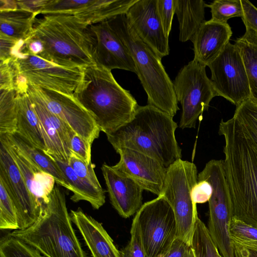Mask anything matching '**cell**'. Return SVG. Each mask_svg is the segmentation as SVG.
<instances>
[{"label":"cell","instance_id":"obj_1","mask_svg":"<svg viewBox=\"0 0 257 257\" xmlns=\"http://www.w3.org/2000/svg\"><path fill=\"white\" fill-rule=\"evenodd\" d=\"M89 26L72 15H44L36 19L33 33L22 47L63 67L84 68L95 65Z\"/></svg>","mask_w":257,"mask_h":257},{"label":"cell","instance_id":"obj_2","mask_svg":"<svg viewBox=\"0 0 257 257\" xmlns=\"http://www.w3.org/2000/svg\"><path fill=\"white\" fill-rule=\"evenodd\" d=\"M219 134L224 137L225 143L223 166L230 218L257 228V150L234 116L221 120Z\"/></svg>","mask_w":257,"mask_h":257},{"label":"cell","instance_id":"obj_3","mask_svg":"<svg viewBox=\"0 0 257 257\" xmlns=\"http://www.w3.org/2000/svg\"><path fill=\"white\" fill-rule=\"evenodd\" d=\"M177 127L168 113L149 104L139 105L128 122L106 136L115 151L125 148L139 152L167 168L182 157L175 137Z\"/></svg>","mask_w":257,"mask_h":257},{"label":"cell","instance_id":"obj_4","mask_svg":"<svg viewBox=\"0 0 257 257\" xmlns=\"http://www.w3.org/2000/svg\"><path fill=\"white\" fill-rule=\"evenodd\" d=\"M111 71L96 64L84 68L82 79L73 94L106 135L128 122L139 106L130 91L116 82Z\"/></svg>","mask_w":257,"mask_h":257},{"label":"cell","instance_id":"obj_5","mask_svg":"<svg viewBox=\"0 0 257 257\" xmlns=\"http://www.w3.org/2000/svg\"><path fill=\"white\" fill-rule=\"evenodd\" d=\"M55 185L47 204L36 221L10 234L31 245L45 257H87L73 227L63 189Z\"/></svg>","mask_w":257,"mask_h":257},{"label":"cell","instance_id":"obj_6","mask_svg":"<svg viewBox=\"0 0 257 257\" xmlns=\"http://www.w3.org/2000/svg\"><path fill=\"white\" fill-rule=\"evenodd\" d=\"M128 50L136 74L147 94L148 104L174 117L179 109L173 82L162 58L145 43L130 25L125 14L107 20Z\"/></svg>","mask_w":257,"mask_h":257},{"label":"cell","instance_id":"obj_7","mask_svg":"<svg viewBox=\"0 0 257 257\" xmlns=\"http://www.w3.org/2000/svg\"><path fill=\"white\" fill-rule=\"evenodd\" d=\"M197 181L195 164L179 159L167 168L161 195L168 201L173 210L178 237L190 244L198 217L196 204L191 197V190Z\"/></svg>","mask_w":257,"mask_h":257},{"label":"cell","instance_id":"obj_8","mask_svg":"<svg viewBox=\"0 0 257 257\" xmlns=\"http://www.w3.org/2000/svg\"><path fill=\"white\" fill-rule=\"evenodd\" d=\"M206 67L193 59L180 70L173 82L182 107L179 127L182 129L195 127L197 120L216 96Z\"/></svg>","mask_w":257,"mask_h":257},{"label":"cell","instance_id":"obj_9","mask_svg":"<svg viewBox=\"0 0 257 257\" xmlns=\"http://www.w3.org/2000/svg\"><path fill=\"white\" fill-rule=\"evenodd\" d=\"M148 257H159L171 247L177 235L173 210L162 195L144 203L136 213Z\"/></svg>","mask_w":257,"mask_h":257},{"label":"cell","instance_id":"obj_10","mask_svg":"<svg viewBox=\"0 0 257 257\" xmlns=\"http://www.w3.org/2000/svg\"><path fill=\"white\" fill-rule=\"evenodd\" d=\"M23 44L16 48L12 59L28 82L40 88L73 95L82 79L83 68L57 66L29 53L22 47Z\"/></svg>","mask_w":257,"mask_h":257},{"label":"cell","instance_id":"obj_11","mask_svg":"<svg viewBox=\"0 0 257 257\" xmlns=\"http://www.w3.org/2000/svg\"><path fill=\"white\" fill-rule=\"evenodd\" d=\"M216 96L224 97L236 106L250 99L247 74L240 52L230 42L222 53L207 66Z\"/></svg>","mask_w":257,"mask_h":257},{"label":"cell","instance_id":"obj_12","mask_svg":"<svg viewBox=\"0 0 257 257\" xmlns=\"http://www.w3.org/2000/svg\"><path fill=\"white\" fill-rule=\"evenodd\" d=\"M0 180L16 208L19 229H25L37 219L41 207L30 192L24 178L6 146L1 142Z\"/></svg>","mask_w":257,"mask_h":257},{"label":"cell","instance_id":"obj_13","mask_svg":"<svg viewBox=\"0 0 257 257\" xmlns=\"http://www.w3.org/2000/svg\"><path fill=\"white\" fill-rule=\"evenodd\" d=\"M37 88L48 109L76 134L91 145L99 137L101 131L94 118L73 95Z\"/></svg>","mask_w":257,"mask_h":257},{"label":"cell","instance_id":"obj_14","mask_svg":"<svg viewBox=\"0 0 257 257\" xmlns=\"http://www.w3.org/2000/svg\"><path fill=\"white\" fill-rule=\"evenodd\" d=\"M137 0H47L40 14L74 16L89 25L125 14Z\"/></svg>","mask_w":257,"mask_h":257},{"label":"cell","instance_id":"obj_15","mask_svg":"<svg viewBox=\"0 0 257 257\" xmlns=\"http://www.w3.org/2000/svg\"><path fill=\"white\" fill-rule=\"evenodd\" d=\"M88 30L96 65L110 71L118 69L136 73L128 50L107 20L89 25Z\"/></svg>","mask_w":257,"mask_h":257},{"label":"cell","instance_id":"obj_16","mask_svg":"<svg viewBox=\"0 0 257 257\" xmlns=\"http://www.w3.org/2000/svg\"><path fill=\"white\" fill-rule=\"evenodd\" d=\"M27 93L41 123L49 153L68 163L71 139L76 133L45 105L37 87L28 82Z\"/></svg>","mask_w":257,"mask_h":257},{"label":"cell","instance_id":"obj_17","mask_svg":"<svg viewBox=\"0 0 257 257\" xmlns=\"http://www.w3.org/2000/svg\"><path fill=\"white\" fill-rule=\"evenodd\" d=\"M120 156L113 167L133 180L144 190L159 196L162 194L167 168L155 159L128 149L115 150Z\"/></svg>","mask_w":257,"mask_h":257},{"label":"cell","instance_id":"obj_18","mask_svg":"<svg viewBox=\"0 0 257 257\" xmlns=\"http://www.w3.org/2000/svg\"><path fill=\"white\" fill-rule=\"evenodd\" d=\"M125 15L138 36L161 58L169 55V38L159 18L157 0H137Z\"/></svg>","mask_w":257,"mask_h":257},{"label":"cell","instance_id":"obj_19","mask_svg":"<svg viewBox=\"0 0 257 257\" xmlns=\"http://www.w3.org/2000/svg\"><path fill=\"white\" fill-rule=\"evenodd\" d=\"M212 193L208 201L209 219L207 229L222 257H234L231 238L229 232L230 205L228 188L222 181L212 183Z\"/></svg>","mask_w":257,"mask_h":257},{"label":"cell","instance_id":"obj_20","mask_svg":"<svg viewBox=\"0 0 257 257\" xmlns=\"http://www.w3.org/2000/svg\"><path fill=\"white\" fill-rule=\"evenodd\" d=\"M101 169L112 207L124 218L136 213L143 204L144 190L112 166L103 163Z\"/></svg>","mask_w":257,"mask_h":257},{"label":"cell","instance_id":"obj_21","mask_svg":"<svg viewBox=\"0 0 257 257\" xmlns=\"http://www.w3.org/2000/svg\"><path fill=\"white\" fill-rule=\"evenodd\" d=\"M232 34L227 23L211 19L206 21L191 40L193 44L194 59L207 66L224 50Z\"/></svg>","mask_w":257,"mask_h":257},{"label":"cell","instance_id":"obj_22","mask_svg":"<svg viewBox=\"0 0 257 257\" xmlns=\"http://www.w3.org/2000/svg\"><path fill=\"white\" fill-rule=\"evenodd\" d=\"M0 142L8 149L21 171L30 192L42 209L49 202L50 194L56 183L54 178L39 168L22 153L10 143L5 135H0Z\"/></svg>","mask_w":257,"mask_h":257},{"label":"cell","instance_id":"obj_23","mask_svg":"<svg viewBox=\"0 0 257 257\" xmlns=\"http://www.w3.org/2000/svg\"><path fill=\"white\" fill-rule=\"evenodd\" d=\"M70 215L92 257H120L119 250L101 223L81 208L71 210Z\"/></svg>","mask_w":257,"mask_h":257},{"label":"cell","instance_id":"obj_24","mask_svg":"<svg viewBox=\"0 0 257 257\" xmlns=\"http://www.w3.org/2000/svg\"><path fill=\"white\" fill-rule=\"evenodd\" d=\"M18 105L17 133L32 145L48 152L39 118L34 109L27 91L16 92Z\"/></svg>","mask_w":257,"mask_h":257},{"label":"cell","instance_id":"obj_25","mask_svg":"<svg viewBox=\"0 0 257 257\" xmlns=\"http://www.w3.org/2000/svg\"><path fill=\"white\" fill-rule=\"evenodd\" d=\"M55 163L69 184L73 195L70 199L74 202H88L94 209H98L105 202V191L90 182L79 177L69 164L54 155L45 152Z\"/></svg>","mask_w":257,"mask_h":257},{"label":"cell","instance_id":"obj_26","mask_svg":"<svg viewBox=\"0 0 257 257\" xmlns=\"http://www.w3.org/2000/svg\"><path fill=\"white\" fill-rule=\"evenodd\" d=\"M203 0H175V11L179 24V40H191L204 23L205 8Z\"/></svg>","mask_w":257,"mask_h":257},{"label":"cell","instance_id":"obj_27","mask_svg":"<svg viewBox=\"0 0 257 257\" xmlns=\"http://www.w3.org/2000/svg\"><path fill=\"white\" fill-rule=\"evenodd\" d=\"M38 13L18 8L0 11V34L26 41L31 36Z\"/></svg>","mask_w":257,"mask_h":257},{"label":"cell","instance_id":"obj_28","mask_svg":"<svg viewBox=\"0 0 257 257\" xmlns=\"http://www.w3.org/2000/svg\"><path fill=\"white\" fill-rule=\"evenodd\" d=\"M8 140L22 153L43 171L51 175L56 184L71 191L66 178L55 163L42 150L35 147L19 134L5 135Z\"/></svg>","mask_w":257,"mask_h":257},{"label":"cell","instance_id":"obj_29","mask_svg":"<svg viewBox=\"0 0 257 257\" xmlns=\"http://www.w3.org/2000/svg\"><path fill=\"white\" fill-rule=\"evenodd\" d=\"M235 41L245 67L250 91V100L257 105V34L247 28Z\"/></svg>","mask_w":257,"mask_h":257},{"label":"cell","instance_id":"obj_30","mask_svg":"<svg viewBox=\"0 0 257 257\" xmlns=\"http://www.w3.org/2000/svg\"><path fill=\"white\" fill-rule=\"evenodd\" d=\"M0 135L15 133L18 105L15 90L0 89Z\"/></svg>","mask_w":257,"mask_h":257},{"label":"cell","instance_id":"obj_31","mask_svg":"<svg viewBox=\"0 0 257 257\" xmlns=\"http://www.w3.org/2000/svg\"><path fill=\"white\" fill-rule=\"evenodd\" d=\"M195 257H222L211 239L204 223L198 217L191 241Z\"/></svg>","mask_w":257,"mask_h":257},{"label":"cell","instance_id":"obj_32","mask_svg":"<svg viewBox=\"0 0 257 257\" xmlns=\"http://www.w3.org/2000/svg\"><path fill=\"white\" fill-rule=\"evenodd\" d=\"M233 116L244 135L257 150V105L250 99L236 106Z\"/></svg>","mask_w":257,"mask_h":257},{"label":"cell","instance_id":"obj_33","mask_svg":"<svg viewBox=\"0 0 257 257\" xmlns=\"http://www.w3.org/2000/svg\"><path fill=\"white\" fill-rule=\"evenodd\" d=\"M206 7L210 9L211 20L226 23L228 20L234 17L243 16L241 0H215Z\"/></svg>","mask_w":257,"mask_h":257},{"label":"cell","instance_id":"obj_34","mask_svg":"<svg viewBox=\"0 0 257 257\" xmlns=\"http://www.w3.org/2000/svg\"><path fill=\"white\" fill-rule=\"evenodd\" d=\"M0 257H45L37 249L10 234L2 238Z\"/></svg>","mask_w":257,"mask_h":257},{"label":"cell","instance_id":"obj_35","mask_svg":"<svg viewBox=\"0 0 257 257\" xmlns=\"http://www.w3.org/2000/svg\"><path fill=\"white\" fill-rule=\"evenodd\" d=\"M0 229H19L15 206L5 185L0 180Z\"/></svg>","mask_w":257,"mask_h":257},{"label":"cell","instance_id":"obj_36","mask_svg":"<svg viewBox=\"0 0 257 257\" xmlns=\"http://www.w3.org/2000/svg\"><path fill=\"white\" fill-rule=\"evenodd\" d=\"M131 239L127 244L119 250L120 257H148L141 237L138 217L133 219L131 229Z\"/></svg>","mask_w":257,"mask_h":257},{"label":"cell","instance_id":"obj_37","mask_svg":"<svg viewBox=\"0 0 257 257\" xmlns=\"http://www.w3.org/2000/svg\"><path fill=\"white\" fill-rule=\"evenodd\" d=\"M18 67L13 59L0 62V89L15 90L20 77Z\"/></svg>","mask_w":257,"mask_h":257},{"label":"cell","instance_id":"obj_38","mask_svg":"<svg viewBox=\"0 0 257 257\" xmlns=\"http://www.w3.org/2000/svg\"><path fill=\"white\" fill-rule=\"evenodd\" d=\"M68 164L79 177L88 181L97 188H102L95 173L94 164L88 165L73 154L69 158Z\"/></svg>","mask_w":257,"mask_h":257},{"label":"cell","instance_id":"obj_39","mask_svg":"<svg viewBox=\"0 0 257 257\" xmlns=\"http://www.w3.org/2000/svg\"><path fill=\"white\" fill-rule=\"evenodd\" d=\"M228 228L231 238L257 241V228L234 217L230 218Z\"/></svg>","mask_w":257,"mask_h":257},{"label":"cell","instance_id":"obj_40","mask_svg":"<svg viewBox=\"0 0 257 257\" xmlns=\"http://www.w3.org/2000/svg\"><path fill=\"white\" fill-rule=\"evenodd\" d=\"M157 8L164 33L169 38L175 11V0H157Z\"/></svg>","mask_w":257,"mask_h":257},{"label":"cell","instance_id":"obj_41","mask_svg":"<svg viewBox=\"0 0 257 257\" xmlns=\"http://www.w3.org/2000/svg\"><path fill=\"white\" fill-rule=\"evenodd\" d=\"M91 146L92 145L76 134L71 139L70 150L72 154L88 165L92 163Z\"/></svg>","mask_w":257,"mask_h":257},{"label":"cell","instance_id":"obj_42","mask_svg":"<svg viewBox=\"0 0 257 257\" xmlns=\"http://www.w3.org/2000/svg\"><path fill=\"white\" fill-rule=\"evenodd\" d=\"M231 240L234 257H257V241Z\"/></svg>","mask_w":257,"mask_h":257},{"label":"cell","instance_id":"obj_43","mask_svg":"<svg viewBox=\"0 0 257 257\" xmlns=\"http://www.w3.org/2000/svg\"><path fill=\"white\" fill-rule=\"evenodd\" d=\"M212 193L210 183L206 180H198L191 190V197L193 202L197 204L208 202Z\"/></svg>","mask_w":257,"mask_h":257},{"label":"cell","instance_id":"obj_44","mask_svg":"<svg viewBox=\"0 0 257 257\" xmlns=\"http://www.w3.org/2000/svg\"><path fill=\"white\" fill-rule=\"evenodd\" d=\"M159 257H195L191 244L177 237L171 247Z\"/></svg>","mask_w":257,"mask_h":257},{"label":"cell","instance_id":"obj_45","mask_svg":"<svg viewBox=\"0 0 257 257\" xmlns=\"http://www.w3.org/2000/svg\"><path fill=\"white\" fill-rule=\"evenodd\" d=\"M243 10L241 19L245 28H249L257 34V8L249 1L241 0Z\"/></svg>","mask_w":257,"mask_h":257},{"label":"cell","instance_id":"obj_46","mask_svg":"<svg viewBox=\"0 0 257 257\" xmlns=\"http://www.w3.org/2000/svg\"><path fill=\"white\" fill-rule=\"evenodd\" d=\"M21 40L0 34V61H4L13 58L15 50Z\"/></svg>","mask_w":257,"mask_h":257},{"label":"cell","instance_id":"obj_47","mask_svg":"<svg viewBox=\"0 0 257 257\" xmlns=\"http://www.w3.org/2000/svg\"><path fill=\"white\" fill-rule=\"evenodd\" d=\"M19 8L17 1H0V11L14 10Z\"/></svg>","mask_w":257,"mask_h":257}]
</instances>
